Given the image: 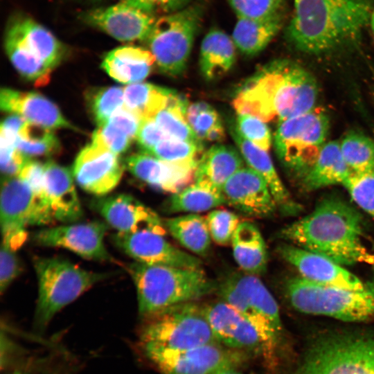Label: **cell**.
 Here are the masks:
<instances>
[{
	"label": "cell",
	"instance_id": "1",
	"mask_svg": "<svg viewBox=\"0 0 374 374\" xmlns=\"http://www.w3.org/2000/svg\"><path fill=\"white\" fill-rule=\"evenodd\" d=\"M280 237L341 265H373L362 215L338 197L321 199L308 215L284 227Z\"/></svg>",
	"mask_w": 374,
	"mask_h": 374
},
{
	"label": "cell",
	"instance_id": "2",
	"mask_svg": "<svg viewBox=\"0 0 374 374\" xmlns=\"http://www.w3.org/2000/svg\"><path fill=\"white\" fill-rule=\"evenodd\" d=\"M318 86L312 75L286 59L273 60L258 69L239 87L233 98L238 114L264 122H278L314 109Z\"/></svg>",
	"mask_w": 374,
	"mask_h": 374
},
{
	"label": "cell",
	"instance_id": "3",
	"mask_svg": "<svg viewBox=\"0 0 374 374\" xmlns=\"http://www.w3.org/2000/svg\"><path fill=\"white\" fill-rule=\"evenodd\" d=\"M368 0H294L286 30L298 50L321 53L358 42L372 12Z\"/></svg>",
	"mask_w": 374,
	"mask_h": 374
},
{
	"label": "cell",
	"instance_id": "4",
	"mask_svg": "<svg viewBox=\"0 0 374 374\" xmlns=\"http://www.w3.org/2000/svg\"><path fill=\"white\" fill-rule=\"evenodd\" d=\"M136 287L139 314L145 319L170 307L193 302L217 285L201 268H179L138 262L127 266Z\"/></svg>",
	"mask_w": 374,
	"mask_h": 374
},
{
	"label": "cell",
	"instance_id": "5",
	"mask_svg": "<svg viewBox=\"0 0 374 374\" xmlns=\"http://www.w3.org/2000/svg\"><path fill=\"white\" fill-rule=\"evenodd\" d=\"M216 291L226 302L248 319L259 332L267 352V364L271 370L278 364L283 339V324L276 301L256 276L234 274L217 285Z\"/></svg>",
	"mask_w": 374,
	"mask_h": 374
},
{
	"label": "cell",
	"instance_id": "6",
	"mask_svg": "<svg viewBox=\"0 0 374 374\" xmlns=\"http://www.w3.org/2000/svg\"><path fill=\"white\" fill-rule=\"evenodd\" d=\"M285 291L292 306L303 313L350 322L374 319V289L348 290L297 276L286 281Z\"/></svg>",
	"mask_w": 374,
	"mask_h": 374
},
{
	"label": "cell",
	"instance_id": "7",
	"mask_svg": "<svg viewBox=\"0 0 374 374\" xmlns=\"http://www.w3.org/2000/svg\"><path fill=\"white\" fill-rule=\"evenodd\" d=\"M219 343L202 307L193 302L176 305L145 318L138 348L186 350Z\"/></svg>",
	"mask_w": 374,
	"mask_h": 374
},
{
	"label": "cell",
	"instance_id": "8",
	"mask_svg": "<svg viewBox=\"0 0 374 374\" xmlns=\"http://www.w3.org/2000/svg\"><path fill=\"white\" fill-rule=\"evenodd\" d=\"M34 267L38 280L35 324L39 330H43L64 307L107 276L55 257L36 258Z\"/></svg>",
	"mask_w": 374,
	"mask_h": 374
},
{
	"label": "cell",
	"instance_id": "9",
	"mask_svg": "<svg viewBox=\"0 0 374 374\" xmlns=\"http://www.w3.org/2000/svg\"><path fill=\"white\" fill-rule=\"evenodd\" d=\"M296 374H374V333L322 336L311 345Z\"/></svg>",
	"mask_w": 374,
	"mask_h": 374
},
{
	"label": "cell",
	"instance_id": "10",
	"mask_svg": "<svg viewBox=\"0 0 374 374\" xmlns=\"http://www.w3.org/2000/svg\"><path fill=\"white\" fill-rule=\"evenodd\" d=\"M330 123L328 115L314 109L278 122L274 144L283 167L300 180L317 159L326 143Z\"/></svg>",
	"mask_w": 374,
	"mask_h": 374
},
{
	"label": "cell",
	"instance_id": "11",
	"mask_svg": "<svg viewBox=\"0 0 374 374\" xmlns=\"http://www.w3.org/2000/svg\"><path fill=\"white\" fill-rule=\"evenodd\" d=\"M202 12L198 6H187L156 19L145 41L159 70L177 76L185 70Z\"/></svg>",
	"mask_w": 374,
	"mask_h": 374
},
{
	"label": "cell",
	"instance_id": "12",
	"mask_svg": "<svg viewBox=\"0 0 374 374\" xmlns=\"http://www.w3.org/2000/svg\"><path fill=\"white\" fill-rule=\"evenodd\" d=\"M139 350L163 374H213L221 367L233 365L240 357L220 343L186 350L145 348Z\"/></svg>",
	"mask_w": 374,
	"mask_h": 374
},
{
	"label": "cell",
	"instance_id": "13",
	"mask_svg": "<svg viewBox=\"0 0 374 374\" xmlns=\"http://www.w3.org/2000/svg\"><path fill=\"white\" fill-rule=\"evenodd\" d=\"M163 234L150 229L130 233H117L116 244L136 262L179 268H199L202 260L197 256L173 246Z\"/></svg>",
	"mask_w": 374,
	"mask_h": 374
},
{
	"label": "cell",
	"instance_id": "14",
	"mask_svg": "<svg viewBox=\"0 0 374 374\" xmlns=\"http://www.w3.org/2000/svg\"><path fill=\"white\" fill-rule=\"evenodd\" d=\"M125 168L118 154L92 140L78 154L72 172L82 189L103 196L117 186Z\"/></svg>",
	"mask_w": 374,
	"mask_h": 374
},
{
	"label": "cell",
	"instance_id": "15",
	"mask_svg": "<svg viewBox=\"0 0 374 374\" xmlns=\"http://www.w3.org/2000/svg\"><path fill=\"white\" fill-rule=\"evenodd\" d=\"M202 308L220 344L238 352L260 354L267 362L265 344L256 328L248 319L223 301Z\"/></svg>",
	"mask_w": 374,
	"mask_h": 374
},
{
	"label": "cell",
	"instance_id": "16",
	"mask_svg": "<svg viewBox=\"0 0 374 374\" xmlns=\"http://www.w3.org/2000/svg\"><path fill=\"white\" fill-rule=\"evenodd\" d=\"M278 252L308 280L353 290L374 289V285L364 282L344 265L323 255L286 244L280 245Z\"/></svg>",
	"mask_w": 374,
	"mask_h": 374
},
{
	"label": "cell",
	"instance_id": "17",
	"mask_svg": "<svg viewBox=\"0 0 374 374\" xmlns=\"http://www.w3.org/2000/svg\"><path fill=\"white\" fill-rule=\"evenodd\" d=\"M86 24L121 42L145 41L157 18L124 2L91 9L80 15Z\"/></svg>",
	"mask_w": 374,
	"mask_h": 374
},
{
	"label": "cell",
	"instance_id": "18",
	"mask_svg": "<svg viewBox=\"0 0 374 374\" xmlns=\"http://www.w3.org/2000/svg\"><path fill=\"white\" fill-rule=\"evenodd\" d=\"M34 195L30 186L17 177H2L1 188V228L2 243L17 251L27 239Z\"/></svg>",
	"mask_w": 374,
	"mask_h": 374
},
{
	"label": "cell",
	"instance_id": "19",
	"mask_svg": "<svg viewBox=\"0 0 374 374\" xmlns=\"http://www.w3.org/2000/svg\"><path fill=\"white\" fill-rule=\"evenodd\" d=\"M107 229L105 222L93 221L44 229L32 238L40 246L62 247L84 258L109 260L112 258L103 241Z\"/></svg>",
	"mask_w": 374,
	"mask_h": 374
},
{
	"label": "cell",
	"instance_id": "20",
	"mask_svg": "<svg viewBox=\"0 0 374 374\" xmlns=\"http://www.w3.org/2000/svg\"><path fill=\"white\" fill-rule=\"evenodd\" d=\"M226 204L243 214L265 217L278 208L265 180L250 167H242L223 185Z\"/></svg>",
	"mask_w": 374,
	"mask_h": 374
},
{
	"label": "cell",
	"instance_id": "21",
	"mask_svg": "<svg viewBox=\"0 0 374 374\" xmlns=\"http://www.w3.org/2000/svg\"><path fill=\"white\" fill-rule=\"evenodd\" d=\"M198 161H168L141 152L129 156L125 166L137 179L174 194L194 182Z\"/></svg>",
	"mask_w": 374,
	"mask_h": 374
},
{
	"label": "cell",
	"instance_id": "22",
	"mask_svg": "<svg viewBox=\"0 0 374 374\" xmlns=\"http://www.w3.org/2000/svg\"><path fill=\"white\" fill-rule=\"evenodd\" d=\"M4 36L52 70L61 62L65 55L63 44L48 28L22 12L10 16Z\"/></svg>",
	"mask_w": 374,
	"mask_h": 374
},
{
	"label": "cell",
	"instance_id": "23",
	"mask_svg": "<svg viewBox=\"0 0 374 374\" xmlns=\"http://www.w3.org/2000/svg\"><path fill=\"white\" fill-rule=\"evenodd\" d=\"M94 208L118 233L150 229L166 235V227L150 208L128 194L102 197L93 202Z\"/></svg>",
	"mask_w": 374,
	"mask_h": 374
},
{
	"label": "cell",
	"instance_id": "24",
	"mask_svg": "<svg viewBox=\"0 0 374 374\" xmlns=\"http://www.w3.org/2000/svg\"><path fill=\"white\" fill-rule=\"evenodd\" d=\"M0 107L6 112L51 130L73 127L53 102L36 92L3 88Z\"/></svg>",
	"mask_w": 374,
	"mask_h": 374
},
{
	"label": "cell",
	"instance_id": "25",
	"mask_svg": "<svg viewBox=\"0 0 374 374\" xmlns=\"http://www.w3.org/2000/svg\"><path fill=\"white\" fill-rule=\"evenodd\" d=\"M44 186L54 220L77 222L82 209L69 169L49 160L44 163Z\"/></svg>",
	"mask_w": 374,
	"mask_h": 374
},
{
	"label": "cell",
	"instance_id": "26",
	"mask_svg": "<svg viewBox=\"0 0 374 374\" xmlns=\"http://www.w3.org/2000/svg\"><path fill=\"white\" fill-rule=\"evenodd\" d=\"M229 131L249 167L258 172L268 184L278 208L285 213H297L301 209L300 206L293 200L283 184L268 152L242 137L234 124L231 125Z\"/></svg>",
	"mask_w": 374,
	"mask_h": 374
},
{
	"label": "cell",
	"instance_id": "27",
	"mask_svg": "<svg viewBox=\"0 0 374 374\" xmlns=\"http://www.w3.org/2000/svg\"><path fill=\"white\" fill-rule=\"evenodd\" d=\"M154 64L155 57L148 49L127 45L107 53L101 66L113 79L130 84L145 80Z\"/></svg>",
	"mask_w": 374,
	"mask_h": 374
},
{
	"label": "cell",
	"instance_id": "28",
	"mask_svg": "<svg viewBox=\"0 0 374 374\" xmlns=\"http://www.w3.org/2000/svg\"><path fill=\"white\" fill-rule=\"evenodd\" d=\"M242 158L232 146L213 145L199 158L194 182L221 191L225 182L243 167Z\"/></svg>",
	"mask_w": 374,
	"mask_h": 374
},
{
	"label": "cell",
	"instance_id": "29",
	"mask_svg": "<svg viewBox=\"0 0 374 374\" xmlns=\"http://www.w3.org/2000/svg\"><path fill=\"white\" fill-rule=\"evenodd\" d=\"M341 151L340 143H326L315 162L301 180L309 191L335 184H342L352 173Z\"/></svg>",
	"mask_w": 374,
	"mask_h": 374
},
{
	"label": "cell",
	"instance_id": "30",
	"mask_svg": "<svg viewBox=\"0 0 374 374\" xmlns=\"http://www.w3.org/2000/svg\"><path fill=\"white\" fill-rule=\"evenodd\" d=\"M231 244L234 259L246 274L256 276L265 271L268 260L267 246L256 224L249 221L240 222Z\"/></svg>",
	"mask_w": 374,
	"mask_h": 374
},
{
	"label": "cell",
	"instance_id": "31",
	"mask_svg": "<svg viewBox=\"0 0 374 374\" xmlns=\"http://www.w3.org/2000/svg\"><path fill=\"white\" fill-rule=\"evenodd\" d=\"M236 47L223 30L214 28L207 33L202 41L199 66L206 80H215L232 68L236 58Z\"/></svg>",
	"mask_w": 374,
	"mask_h": 374
},
{
	"label": "cell",
	"instance_id": "32",
	"mask_svg": "<svg viewBox=\"0 0 374 374\" xmlns=\"http://www.w3.org/2000/svg\"><path fill=\"white\" fill-rule=\"evenodd\" d=\"M280 16L264 19L237 18L232 39L242 54L253 56L263 51L281 28Z\"/></svg>",
	"mask_w": 374,
	"mask_h": 374
},
{
	"label": "cell",
	"instance_id": "33",
	"mask_svg": "<svg viewBox=\"0 0 374 374\" xmlns=\"http://www.w3.org/2000/svg\"><path fill=\"white\" fill-rule=\"evenodd\" d=\"M166 230L184 248L198 256H206L210 250L211 237L205 217L189 213L169 218Z\"/></svg>",
	"mask_w": 374,
	"mask_h": 374
},
{
	"label": "cell",
	"instance_id": "34",
	"mask_svg": "<svg viewBox=\"0 0 374 374\" xmlns=\"http://www.w3.org/2000/svg\"><path fill=\"white\" fill-rule=\"evenodd\" d=\"M175 91L150 83L136 82L124 88V107L141 120L154 118Z\"/></svg>",
	"mask_w": 374,
	"mask_h": 374
},
{
	"label": "cell",
	"instance_id": "35",
	"mask_svg": "<svg viewBox=\"0 0 374 374\" xmlns=\"http://www.w3.org/2000/svg\"><path fill=\"white\" fill-rule=\"evenodd\" d=\"M226 204L221 191L192 183L172 194L164 208L168 213H197Z\"/></svg>",
	"mask_w": 374,
	"mask_h": 374
},
{
	"label": "cell",
	"instance_id": "36",
	"mask_svg": "<svg viewBox=\"0 0 374 374\" xmlns=\"http://www.w3.org/2000/svg\"><path fill=\"white\" fill-rule=\"evenodd\" d=\"M189 103L176 91L168 105L154 117L160 129L169 137L183 141L199 142L186 119V110Z\"/></svg>",
	"mask_w": 374,
	"mask_h": 374
},
{
	"label": "cell",
	"instance_id": "37",
	"mask_svg": "<svg viewBox=\"0 0 374 374\" xmlns=\"http://www.w3.org/2000/svg\"><path fill=\"white\" fill-rule=\"evenodd\" d=\"M17 148L26 157L51 156L61 145L51 129L26 121L16 139Z\"/></svg>",
	"mask_w": 374,
	"mask_h": 374
},
{
	"label": "cell",
	"instance_id": "38",
	"mask_svg": "<svg viewBox=\"0 0 374 374\" xmlns=\"http://www.w3.org/2000/svg\"><path fill=\"white\" fill-rule=\"evenodd\" d=\"M340 143L342 155L352 172L374 168V141L357 132L348 134Z\"/></svg>",
	"mask_w": 374,
	"mask_h": 374
},
{
	"label": "cell",
	"instance_id": "39",
	"mask_svg": "<svg viewBox=\"0 0 374 374\" xmlns=\"http://www.w3.org/2000/svg\"><path fill=\"white\" fill-rule=\"evenodd\" d=\"M89 109L98 127L106 124L112 116L124 106V89L107 87L93 89L88 92Z\"/></svg>",
	"mask_w": 374,
	"mask_h": 374
},
{
	"label": "cell",
	"instance_id": "40",
	"mask_svg": "<svg viewBox=\"0 0 374 374\" xmlns=\"http://www.w3.org/2000/svg\"><path fill=\"white\" fill-rule=\"evenodd\" d=\"M203 146L202 141L168 138L158 143L148 154L168 161L199 160L204 153Z\"/></svg>",
	"mask_w": 374,
	"mask_h": 374
},
{
	"label": "cell",
	"instance_id": "41",
	"mask_svg": "<svg viewBox=\"0 0 374 374\" xmlns=\"http://www.w3.org/2000/svg\"><path fill=\"white\" fill-rule=\"evenodd\" d=\"M343 186L356 204L374 220V168L353 172Z\"/></svg>",
	"mask_w": 374,
	"mask_h": 374
},
{
	"label": "cell",
	"instance_id": "42",
	"mask_svg": "<svg viewBox=\"0 0 374 374\" xmlns=\"http://www.w3.org/2000/svg\"><path fill=\"white\" fill-rule=\"evenodd\" d=\"M186 119L197 139L206 140L208 133L222 125L221 118L209 104L196 102L189 104L186 110Z\"/></svg>",
	"mask_w": 374,
	"mask_h": 374
},
{
	"label": "cell",
	"instance_id": "43",
	"mask_svg": "<svg viewBox=\"0 0 374 374\" xmlns=\"http://www.w3.org/2000/svg\"><path fill=\"white\" fill-rule=\"evenodd\" d=\"M212 240L219 245L231 242L234 233L240 223L238 216L224 209H215L205 217Z\"/></svg>",
	"mask_w": 374,
	"mask_h": 374
},
{
	"label": "cell",
	"instance_id": "44",
	"mask_svg": "<svg viewBox=\"0 0 374 374\" xmlns=\"http://www.w3.org/2000/svg\"><path fill=\"white\" fill-rule=\"evenodd\" d=\"M237 18L264 19L280 15L282 0H228Z\"/></svg>",
	"mask_w": 374,
	"mask_h": 374
},
{
	"label": "cell",
	"instance_id": "45",
	"mask_svg": "<svg viewBox=\"0 0 374 374\" xmlns=\"http://www.w3.org/2000/svg\"><path fill=\"white\" fill-rule=\"evenodd\" d=\"M234 126L238 133L260 149L267 151L271 144V136L263 121L249 114H238Z\"/></svg>",
	"mask_w": 374,
	"mask_h": 374
},
{
	"label": "cell",
	"instance_id": "46",
	"mask_svg": "<svg viewBox=\"0 0 374 374\" xmlns=\"http://www.w3.org/2000/svg\"><path fill=\"white\" fill-rule=\"evenodd\" d=\"M92 140L105 145L114 153L118 154L126 152L132 139L121 130L107 123L94 131Z\"/></svg>",
	"mask_w": 374,
	"mask_h": 374
},
{
	"label": "cell",
	"instance_id": "47",
	"mask_svg": "<svg viewBox=\"0 0 374 374\" xmlns=\"http://www.w3.org/2000/svg\"><path fill=\"white\" fill-rule=\"evenodd\" d=\"M0 264V292L2 294L21 273V264L16 251L3 243L1 246Z\"/></svg>",
	"mask_w": 374,
	"mask_h": 374
},
{
	"label": "cell",
	"instance_id": "48",
	"mask_svg": "<svg viewBox=\"0 0 374 374\" xmlns=\"http://www.w3.org/2000/svg\"><path fill=\"white\" fill-rule=\"evenodd\" d=\"M4 366L3 374H62L61 368L45 359L30 361L16 358Z\"/></svg>",
	"mask_w": 374,
	"mask_h": 374
},
{
	"label": "cell",
	"instance_id": "49",
	"mask_svg": "<svg viewBox=\"0 0 374 374\" xmlns=\"http://www.w3.org/2000/svg\"><path fill=\"white\" fill-rule=\"evenodd\" d=\"M168 138L152 118L141 121L136 140L142 152L149 154L158 143Z\"/></svg>",
	"mask_w": 374,
	"mask_h": 374
},
{
	"label": "cell",
	"instance_id": "50",
	"mask_svg": "<svg viewBox=\"0 0 374 374\" xmlns=\"http://www.w3.org/2000/svg\"><path fill=\"white\" fill-rule=\"evenodd\" d=\"M190 0H121L148 13H171L188 6Z\"/></svg>",
	"mask_w": 374,
	"mask_h": 374
},
{
	"label": "cell",
	"instance_id": "51",
	"mask_svg": "<svg viewBox=\"0 0 374 374\" xmlns=\"http://www.w3.org/2000/svg\"><path fill=\"white\" fill-rule=\"evenodd\" d=\"M141 121L135 113L123 106L112 116L107 123L123 131L133 140L136 139Z\"/></svg>",
	"mask_w": 374,
	"mask_h": 374
},
{
	"label": "cell",
	"instance_id": "52",
	"mask_svg": "<svg viewBox=\"0 0 374 374\" xmlns=\"http://www.w3.org/2000/svg\"><path fill=\"white\" fill-rule=\"evenodd\" d=\"M26 121L24 118L18 115L12 114L2 121L1 132L17 136Z\"/></svg>",
	"mask_w": 374,
	"mask_h": 374
},
{
	"label": "cell",
	"instance_id": "53",
	"mask_svg": "<svg viewBox=\"0 0 374 374\" xmlns=\"http://www.w3.org/2000/svg\"><path fill=\"white\" fill-rule=\"evenodd\" d=\"M213 374H241L237 371L233 365L225 366L215 371Z\"/></svg>",
	"mask_w": 374,
	"mask_h": 374
},
{
	"label": "cell",
	"instance_id": "54",
	"mask_svg": "<svg viewBox=\"0 0 374 374\" xmlns=\"http://www.w3.org/2000/svg\"><path fill=\"white\" fill-rule=\"evenodd\" d=\"M369 24L371 26L372 34L374 37V7L372 9V12H371L370 19H369Z\"/></svg>",
	"mask_w": 374,
	"mask_h": 374
},
{
	"label": "cell",
	"instance_id": "55",
	"mask_svg": "<svg viewBox=\"0 0 374 374\" xmlns=\"http://www.w3.org/2000/svg\"><path fill=\"white\" fill-rule=\"evenodd\" d=\"M372 265L373 266V272H374V262H373V264Z\"/></svg>",
	"mask_w": 374,
	"mask_h": 374
}]
</instances>
